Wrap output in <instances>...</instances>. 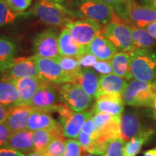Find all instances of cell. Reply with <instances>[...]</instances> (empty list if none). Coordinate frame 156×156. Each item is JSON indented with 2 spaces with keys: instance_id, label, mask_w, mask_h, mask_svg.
I'll use <instances>...</instances> for the list:
<instances>
[{
  "instance_id": "43",
  "label": "cell",
  "mask_w": 156,
  "mask_h": 156,
  "mask_svg": "<svg viewBox=\"0 0 156 156\" xmlns=\"http://www.w3.org/2000/svg\"><path fill=\"white\" fill-rule=\"evenodd\" d=\"M0 156H25V154L7 146H4L0 147Z\"/></svg>"
},
{
  "instance_id": "9",
  "label": "cell",
  "mask_w": 156,
  "mask_h": 156,
  "mask_svg": "<svg viewBox=\"0 0 156 156\" xmlns=\"http://www.w3.org/2000/svg\"><path fill=\"white\" fill-rule=\"evenodd\" d=\"M122 18L134 26L145 28L148 24L156 21V9L140 5L134 0H129L124 5Z\"/></svg>"
},
{
  "instance_id": "16",
  "label": "cell",
  "mask_w": 156,
  "mask_h": 156,
  "mask_svg": "<svg viewBox=\"0 0 156 156\" xmlns=\"http://www.w3.org/2000/svg\"><path fill=\"white\" fill-rule=\"evenodd\" d=\"M93 116L92 112H73L67 118L60 119L62 128H63V134L66 138L69 139H76L80 133L82 128L85 122Z\"/></svg>"
},
{
  "instance_id": "49",
  "label": "cell",
  "mask_w": 156,
  "mask_h": 156,
  "mask_svg": "<svg viewBox=\"0 0 156 156\" xmlns=\"http://www.w3.org/2000/svg\"><path fill=\"white\" fill-rule=\"evenodd\" d=\"M83 156H100V155H95V154H92V153H87L86 155H84Z\"/></svg>"
},
{
  "instance_id": "35",
  "label": "cell",
  "mask_w": 156,
  "mask_h": 156,
  "mask_svg": "<svg viewBox=\"0 0 156 156\" xmlns=\"http://www.w3.org/2000/svg\"><path fill=\"white\" fill-rule=\"evenodd\" d=\"M12 10L15 13L23 12L30 7L32 0H5Z\"/></svg>"
},
{
  "instance_id": "40",
  "label": "cell",
  "mask_w": 156,
  "mask_h": 156,
  "mask_svg": "<svg viewBox=\"0 0 156 156\" xmlns=\"http://www.w3.org/2000/svg\"><path fill=\"white\" fill-rule=\"evenodd\" d=\"M79 61L81 68H92L98 60L93 54H85L79 58Z\"/></svg>"
},
{
  "instance_id": "51",
  "label": "cell",
  "mask_w": 156,
  "mask_h": 156,
  "mask_svg": "<svg viewBox=\"0 0 156 156\" xmlns=\"http://www.w3.org/2000/svg\"><path fill=\"white\" fill-rule=\"evenodd\" d=\"M123 1H124V2H127V1H129V0H123Z\"/></svg>"
},
{
  "instance_id": "2",
  "label": "cell",
  "mask_w": 156,
  "mask_h": 156,
  "mask_svg": "<svg viewBox=\"0 0 156 156\" xmlns=\"http://www.w3.org/2000/svg\"><path fill=\"white\" fill-rule=\"evenodd\" d=\"M156 99V83L132 80L127 83L124 93V104L133 107L153 108Z\"/></svg>"
},
{
  "instance_id": "10",
  "label": "cell",
  "mask_w": 156,
  "mask_h": 156,
  "mask_svg": "<svg viewBox=\"0 0 156 156\" xmlns=\"http://www.w3.org/2000/svg\"><path fill=\"white\" fill-rule=\"evenodd\" d=\"M141 112L135 110H129L121 116V139L128 142L132 138L139 135L146 130L153 129L147 126Z\"/></svg>"
},
{
  "instance_id": "19",
  "label": "cell",
  "mask_w": 156,
  "mask_h": 156,
  "mask_svg": "<svg viewBox=\"0 0 156 156\" xmlns=\"http://www.w3.org/2000/svg\"><path fill=\"white\" fill-rule=\"evenodd\" d=\"M127 83L126 80L114 74L101 75L99 80V86L96 98L103 95H123Z\"/></svg>"
},
{
  "instance_id": "37",
  "label": "cell",
  "mask_w": 156,
  "mask_h": 156,
  "mask_svg": "<svg viewBox=\"0 0 156 156\" xmlns=\"http://www.w3.org/2000/svg\"><path fill=\"white\" fill-rule=\"evenodd\" d=\"M93 69L101 75H106L113 74L112 67L110 61H98L93 65Z\"/></svg>"
},
{
  "instance_id": "41",
  "label": "cell",
  "mask_w": 156,
  "mask_h": 156,
  "mask_svg": "<svg viewBox=\"0 0 156 156\" xmlns=\"http://www.w3.org/2000/svg\"><path fill=\"white\" fill-rule=\"evenodd\" d=\"M12 131L5 123L0 124V147L7 146Z\"/></svg>"
},
{
  "instance_id": "46",
  "label": "cell",
  "mask_w": 156,
  "mask_h": 156,
  "mask_svg": "<svg viewBox=\"0 0 156 156\" xmlns=\"http://www.w3.org/2000/svg\"><path fill=\"white\" fill-rule=\"evenodd\" d=\"M143 5L156 9V0H141Z\"/></svg>"
},
{
  "instance_id": "47",
  "label": "cell",
  "mask_w": 156,
  "mask_h": 156,
  "mask_svg": "<svg viewBox=\"0 0 156 156\" xmlns=\"http://www.w3.org/2000/svg\"><path fill=\"white\" fill-rule=\"evenodd\" d=\"M143 156H156V146L152 149L145 151L143 154Z\"/></svg>"
},
{
  "instance_id": "22",
  "label": "cell",
  "mask_w": 156,
  "mask_h": 156,
  "mask_svg": "<svg viewBox=\"0 0 156 156\" xmlns=\"http://www.w3.org/2000/svg\"><path fill=\"white\" fill-rule=\"evenodd\" d=\"M7 146L23 154L30 153L34 151V132L25 129L12 132Z\"/></svg>"
},
{
  "instance_id": "3",
  "label": "cell",
  "mask_w": 156,
  "mask_h": 156,
  "mask_svg": "<svg viewBox=\"0 0 156 156\" xmlns=\"http://www.w3.org/2000/svg\"><path fill=\"white\" fill-rule=\"evenodd\" d=\"M129 54L134 79L156 83V51L152 48H138Z\"/></svg>"
},
{
  "instance_id": "15",
  "label": "cell",
  "mask_w": 156,
  "mask_h": 156,
  "mask_svg": "<svg viewBox=\"0 0 156 156\" xmlns=\"http://www.w3.org/2000/svg\"><path fill=\"white\" fill-rule=\"evenodd\" d=\"M92 113H105L112 116H122L124 110L123 95H103L95 99Z\"/></svg>"
},
{
  "instance_id": "21",
  "label": "cell",
  "mask_w": 156,
  "mask_h": 156,
  "mask_svg": "<svg viewBox=\"0 0 156 156\" xmlns=\"http://www.w3.org/2000/svg\"><path fill=\"white\" fill-rule=\"evenodd\" d=\"M58 45L60 56L79 58L86 53L85 46L77 44L72 38L69 30L66 28L62 30L58 36Z\"/></svg>"
},
{
  "instance_id": "20",
  "label": "cell",
  "mask_w": 156,
  "mask_h": 156,
  "mask_svg": "<svg viewBox=\"0 0 156 156\" xmlns=\"http://www.w3.org/2000/svg\"><path fill=\"white\" fill-rule=\"evenodd\" d=\"M100 77L91 68H82L75 75V83L79 84L93 98H96Z\"/></svg>"
},
{
  "instance_id": "1",
  "label": "cell",
  "mask_w": 156,
  "mask_h": 156,
  "mask_svg": "<svg viewBox=\"0 0 156 156\" xmlns=\"http://www.w3.org/2000/svg\"><path fill=\"white\" fill-rule=\"evenodd\" d=\"M72 18L90 19L102 25L112 22L116 14L101 0H69L64 4Z\"/></svg>"
},
{
  "instance_id": "25",
  "label": "cell",
  "mask_w": 156,
  "mask_h": 156,
  "mask_svg": "<svg viewBox=\"0 0 156 156\" xmlns=\"http://www.w3.org/2000/svg\"><path fill=\"white\" fill-rule=\"evenodd\" d=\"M0 103L7 108L20 106V94L11 82L0 79Z\"/></svg>"
},
{
  "instance_id": "28",
  "label": "cell",
  "mask_w": 156,
  "mask_h": 156,
  "mask_svg": "<svg viewBox=\"0 0 156 156\" xmlns=\"http://www.w3.org/2000/svg\"><path fill=\"white\" fill-rule=\"evenodd\" d=\"M60 133H63L61 123L52 129H39L34 132V151L43 152L54 136Z\"/></svg>"
},
{
  "instance_id": "31",
  "label": "cell",
  "mask_w": 156,
  "mask_h": 156,
  "mask_svg": "<svg viewBox=\"0 0 156 156\" xmlns=\"http://www.w3.org/2000/svg\"><path fill=\"white\" fill-rule=\"evenodd\" d=\"M56 59L59 63L64 71L69 75L75 76L82 69L78 58L59 56Z\"/></svg>"
},
{
  "instance_id": "8",
  "label": "cell",
  "mask_w": 156,
  "mask_h": 156,
  "mask_svg": "<svg viewBox=\"0 0 156 156\" xmlns=\"http://www.w3.org/2000/svg\"><path fill=\"white\" fill-rule=\"evenodd\" d=\"M39 77L52 84L75 83V76L64 71L56 58H42L34 56Z\"/></svg>"
},
{
  "instance_id": "39",
  "label": "cell",
  "mask_w": 156,
  "mask_h": 156,
  "mask_svg": "<svg viewBox=\"0 0 156 156\" xmlns=\"http://www.w3.org/2000/svg\"><path fill=\"white\" fill-rule=\"evenodd\" d=\"M92 117L88 119L85 122L83 128H82L81 131L85 132V133L90 134L92 139L95 140L96 138H98V134L97 132L96 126H95V124L94 122H93Z\"/></svg>"
},
{
  "instance_id": "34",
  "label": "cell",
  "mask_w": 156,
  "mask_h": 156,
  "mask_svg": "<svg viewBox=\"0 0 156 156\" xmlns=\"http://www.w3.org/2000/svg\"><path fill=\"white\" fill-rule=\"evenodd\" d=\"M85 151L77 140L69 139L66 141L65 151L63 156H83V153Z\"/></svg>"
},
{
  "instance_id": "4",
  "label": "cell",
  "mask_w": 156,
  "mask_h": 156,
  "mask_svg": "<svg viewBox=\"0 0 156 156\" xmlns=\"http://www.w3.org/2000/svg\"><path fill=\"white\" fill-rule=\"evenodd\" d=\"M31 11L41 20L52 26H62L73 20L69 11L57 0H38Z\"/></svg>"
},
{
  "instance_id": "13",
  "label": "cell",
  "mask_w": 156,
  "mask_h": 156,
  "mask_svg": "<svg viewBox=\"0 0 156 156\" xmlns=\"http://www.w3.org/2000/svg\"><path fill=\"white\" fill-rule=\"evenodd\" d=\"M58 100L59 95L56 92V88L51 83H48L38 90L33 98L30 106L36 110L49 114L50 112H56Z\"/></svg>"
},
{
  "instance_id": "26",
  "label": "cell",
  "mask_w": 156,
  "mask_h": 156,
  "mask_svg": "<svg viewBox=\"0 0 156 156\" xmlns=\"http://www.w3.org/2000/svg\"><path fill=\"white\" fill-rule=\"evenodd\" d=\"M17 46L10 38L0 36V74L7 69L15 59Z\"/></svg>"
},
{
  "instance_id": "48",
  "label": "cell",
  "mask_w": 156,
  "mask_h": 156,
  "mask_svg": "<svg viewBox=\"0 0 156 156\" xmlns=\"http://www.w3.org/2000/svg\"><path fill=\"white\" fill-rule=\"evenodd\" d=\"M25 156H45V155L43 154L42 152L33 151L30 152V153H27V155Z\"/></svg>"
},
{
  "instance_id": "5",
  "label": "cell",
  "mask_w": 156,
  "mask_h": 156,
  "mask_svg": "<svg viewBox=\"0 0 156 156\" xmlns=\"http://www.w3.org/2000/svg\"><path fill=\"white\" fill-rule=\"evenodd\" d=\"M125 21L116 15L112 22L103 25L101 36L112 42L118 50L131 52L136 48L132 39L130 25L124 23Z\"/></svg>"
},
{
  "instance_id": "44",
  "label": "cell",
  "mask_w": 156,
  "mask_h": 156,
  "mask_svg": "<svg viewBox=\"0 0 156 156\" xmlns=\"http://www.w3.org/2000/svg\"><path fill=\"white\" fill-rule=\"evenodd\" d=\"M8 108L0 103V124H5L8 116Z\"/></svg>"
},
{
  "instance_id": "11",
  "label": "cell",
  "mask_w": 156,
  "mask_h": 156,
  "mask_svg": "<svg viewBox=\"0 0 156 156\" xmlns=\"http://www.w3.org/2000/svg\"><path fill=\"white\" fill-rule=\"evenodd\" d=\"M58 31L56 29H48L37 35L34 41L35 56L47 58L58 57Z\"/></svg>"
},
{
  "instance_id": "17",
  "label": "cell",
  "mask_w": 156,
  "mask_h": 156,
  "mask_svg": "<svg viewBox=\"0 0 156 156\" xmlns=\"http://www.w3.org/2000/svg\"><path fill=\"white\" fill-rule=\"evenodd\" d=\"M34 108L30 106H15L8 109V116L5 124L12 132L27 129L30 116Z\"/></svg>"
},
{
  "instance_id": "36",
  "label": "cell",
  "mask_w": 156,
  "mask_h": 156,
  "mask_svg": "<svg viewBox=\"0 0 156 156\" xmlns=\"http://www.w3.org/2000/svg\"><path fill=\"white\" fill-rule=\"evenodd\" d=\"M113 116H114L105 114V113H98V114H93L92 118L95 124V126H96L97 131L101 130L103 126L108 124L112 119Z\"/></svg>"
},
{
  "instance_id": "32",
  "label": "cell",
  "mask_w": 156,
  "mask_h": 156,
  "mask_svg": "<svg viewBox=\"0 0 156 156\" xmlns=\"http://www.w3.org/2000/svg\"><path fill=\"white\" fill-rule=\"evenodd\" d=\"M17 16L18 14L9 8L5 0H0V27L12 23Z\"/></svg>"
},
{
  "instance_id": "42",
  "label": "cell",
  "mask_w": 156,
  "mask_h": 156,
  "mask_svg": "<svg viewBox=\"0 0 156 156\" xmlns=\"http://www.w3.org/2000/svg\"><path fill=\"white\" fill-rule=\"evenodd\" d=\"M93 140L92 139V137H91L90 134L85 133V132L82 131L77 136V141L79 142L80 145L82 148L85 150V151L87 149V147L90 145Z\"/></svg>"
},
{
  "instance_id": "14",
  "label": "cell",
  "mask_w": 156,
  "mask_h": 156,
  "mask_svg": "<svg viewBox=\"0 0 156 156\" xmlns=\"http://www.w3.org/2000/svg\"><path fill=\"white\" fill-rule=\"evenodd\" d=\"M8 81L15 85L18 90L20 94V106H30L33 98L38 92V90L50 83L39 77L20 78Z\"/></svg>"
},
{
  "instance_id": "23",
  "label": "cell",
  "mask_w": 156,
  "mask_h": 156,
  "mask_svg": "<svg viewBox=\"0 0 156 156\" xmlns=\"http://www.w3.org/2000/svg\"><path fill=\"white\" fill-rule=\"evenodd\" d=\"M113 74L126 80H132V60L129 52H117L110 60Z\"/></svg>"
},
{
  "instance_id": "24",
  "label": "cell",
  "mask_w": 156,
  "mask_h": 156,
  "mask_svg": "<svg viewBox=\"0 0 156 156\" xmlns=\"http://www.w3.org/2000/svg\"><path fill=\"white\" fill-rule=\"evenodd\" d=\"M59 124L48 113L35 109L29 118L27 129L32 132L39 129H52Z\"/></svg>"
},
{
  "instance_id": "29",
  "label": "cell",
  "mask_w": 156,
  "mask_h": 156,
  "mask_svg": "<svg viewBox=\"0 0 156 156\" xmlns=\"http://www.w3.org/2000/svg\"><path fill=\"white\" fill-rule=\"evenodd\" d=\"M130 25L132 39L136 49L138 48H151L156 44V41L145 28H138L133 25Z\"/></svg>"
},
{
  "instance_id": "45",
  "label": "cell",
  "mask_w": 156,
  "mask_h": 156,
  "mask_svg": "<svg viewBox=\"0 0 156 156\" xmlns=\"http://www.w3.org/2000/svg\"><path fill=\"white\" fill-rule=\"evenodd\" d=\"M145 29L154 38L156 39V21L148 24Z\"/></svg>"
},
{
  "instance_id": "6",
  "label": "cell",
  "mask_w": 156,
  "mask_h": 156,
  "mask_svg": "<svg viewBox=\"0 0 156 156\" xmlns=\"http://www.w3.org/2000/svg\"><path fill=\"white\" fill-rule=\"evenodd\" d=\"M58 95L61 103L75 112L86 111L90 106L93 99L79 84L75 83L62 84L58 89Z\"/></svg>"
},
{
  "instance_id": "50",
  "label": "cell",
  "mask_w": 156,
  "mask_h": 156,
  "mask_svg": "<svg viewBox=\"0 0 156 156\" xmlns=\"http://www.w3.org/2000/svg\"><path fill=\"white\" fill-rule=\"evenodd\" d=\"M154 108H155V116H156V99H155V106H154Z\"/></svg>"
},
{
  "instance_id": "38",
  "label": "cell",
  "mask_w": 156,
  "mask_h": 156,
  "mask_svg": "<svg viewBox=\"0 0 156 156\" xmlns=\"http://www.w3.org/2000/svg\"><path fill=\"white\" fill-rule=\"evenodd\" d=\"M101 1L112 7L114 12L122 18L123 12H124V5H125V2L123 0H101Z\"/></svg>"
},
{
  "instance_id": "12",
  "label": "cell",
  "mask_w": 156,
  "mask_h": 156,
  "mask_svg": "<svg viewBox=\"0 0 156 156\" xmlns=\"http://www.w3.org/2000/svg\"><path fill=\"white\" fill-rule=\"evenodd\" d=\"M6 80L26 77H38L39 73L34 56L15 58L7 69L1 73Z\"/></svg>"
},
{
  "instance_id": "30",
  "label": "cell",
  "mask_w": 156,
  "mask_h": 156,
  "mask_svg": "<svg viewBox=\"0 0 156 156\" xmlns=\"http://www.w3.org/2000/svg\"><path fill=\"white\" fill-rule=\"evenodd\" d=\"M65 138L63 133L56 134L43 151V154L45 156H63L67 141Z\"/></svg>"
},
{
  "instance_id": "18",
  "label": "cell",
  "mask_w": 156,
  "mask_h": 156,
  "mask_svg": "<svg viewBox=\"0 0 156 156\" xmlns=\"http://www.w3.org/2000/svg\"><path fill=\"white\" fill-rule=\"evenodd\" d=\"M85 54L94 55L99 61H110L118 48L102 36H96L90 44L85 46Z\"/></svg>"
},
{
  "instance_id": "7",
  "label": "cell",
  "mask_w": 156,
  "mask_h": 156,
  "mask_svg": "<svg viewBox=\"0 0 156 156\" xmlns=\"http://www.w3.org/2000/svg\"><path fill=\"white\" fill-rule=\"evenodd\" d=\"M75 41L80 46H87L96 36H101L103 25L90 19L71 20L65 25Z\"/></svg>"
},
{
  "instance_id": "27",
  "label": "cell",
  "mask_w": 156,
  "mask_h": 156,
  "mask_svg": "<svg viewBox=\"0 0 156 156\" xmlns=\"http://www.w3.org/2000/svg\"><path fill=\"white\" fill-rule=\"evenodd\" d=\"M155 132L153 129H151L126 142L124 144L123 156H136L141 151L142 146L152 138Z\"/></svg>"
},
{
  "instance_id": "33",
  "label": "cell",
  "mask_w": 156,
  "mask_h": 156,
  "mask_svg": "<svg viewBox=\"0 0 156 156\" xmlns=\"http://www.w3.org/2000/svg\"><path fill=\"white\" fill-rule=\"evenodd\" d=\"M124 144L125 142L121 138L110 140L106 152L101 156H123Z\"/></svg>"
}]
</instances>
